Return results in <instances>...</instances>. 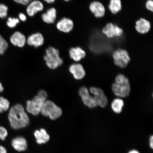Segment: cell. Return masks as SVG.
Segmentation results:
<instances>
[{
    "label": "cell",
    "instance_id": "6da1fadb",
    "mask_svg": "<svg viewBox=\"0 0 153 153\" xmlns=\"http://www.w3.org/2000/svg\"><path fill=\"white\" fill-rule=\"evenodd\" d=\"M8 119L11 128L15 130L23 128L30 123V118L24 107L20 104L13 106L9 110Z\"/></svg>",
    "mask_w": 153,
    "mask_h": 153
},
{
    "label": "cell",
    "instance_id": "7a4b0ae2",
    "mask_svg": "<svg viewBox=\"0 0 153 153\" xmlns=\"http://www.w3.org/2000/svg\"><path fill=\"white\" fill-rule=\"evenodd\" d=\"M44 59L47 66L51 69L54 70L58 68L63 63L62 59L60 56L59 51L52 47H50L46 49Z\"/></svg>",
    "mask_w": 153,
    "mask_h": 153
},
{
    "label": "cell",
    "instance_id": "3957f363",
    "mask_svg": "<svg viewBox=\"0 0 153 153\" xmlns=\"http://www.w3.org/2000/svg\"><path fill=\"white\" fill-rule=\"evenodd\" d=\"M41 113L43 116L55 120L62 115V109L52 101L46 100L44 103Z\"/></svg>",
    "mask_w": 153,
    "mask_h": 153
},
{
    "label": "cell",
    "instance_id": "277c9868",
    "mask_svg": "<svg viewBox=\"0 0 153 153\" xmlns=\"http://www.w3.org/2000/svg\"><path fill=\"white\" fill-rule=\"evenodd\" d=\"M112 57L115 65L122 68H126L131 60L128 53L124 49H119L114 51Z\"/></svg>",
    "mask_w": 153,
    "mask_h": 153
},
{
    "label": "cell",
    "instance_id": "5b68a950",
    "mask_svg": "<svg viewBox=\"0 0 153 153\" xmlns=\"http://www.w3.org/2000/svg\"><path fill=\"white\" fill-rule=\"evenodd\" d=\"M47 100L38 95L32 100L26 102V109L27 111L34 116H37L41 112L44 103Z\"/></svg>",
    "mask_w": 153,
    "mask_h": 153
},
{
    "label": "cell",
    "instance_id": "8992f818",
    "mask_svg": "<svg viewBox=\"0 0 153 153\" xmlns=\"http://www.w3.org/2000/svg\"><path fill=\"white\" fill-rule=\"evenodd\" d=\"M112 89L114 94L118 97H128L131 91L128 79L121 83H114Z\"/></svg>",
    "mask_w": 153,
    "mask_h": 153
},
{
    "label": "cell",
    "instance_id": "52a82bcc",
    "mask_svg": "<svg viewBox=\"0 0 153 153\" xmlns=\"http://www.w3.org/2000/svg\"><path fill=\"white\" fill-rule=\"evenodd\" d=\"M102 33L109 38L119 37L123 33L122 29L111 22L108 23L102 29Z\"/></svg>",
    "mask_w": 153,
    "mask_h": 153
},
{
    "label": "cell",
    "instance_id": "ba28073f",
    "mask_svg": "<svg viewBox=\"0 0 153 153\" xmlns=\"http://www.w3.org/2000/svg\"><path fill=\"white\" fill-rule=\"evenodd\" d=\"M79 95L81 96L84 104L89 108H95L97 105L94 97L91 96L87 88L82 87L80 89Z\"/></svg>",
    "mask_w": 153,
    "mask_h": 153
},
{
    "label": "cell",
    "instance_id": "9c48e42d",
    "mask_svg": "<svg viewBox=\"0 0 153 153\" xmlns=\"http://www.w3.org/2000/svg\"><path fill=\"white\" fill-rule=\"evenodd\" d=\"M90 91L94 95V97L96 101L97 106L104 108L108 104V100L104 92L99 88L91 87Z\"/></svg>",
    "mask_w": 153,
    "mask_h": 153
},
{
    "label": "cell",
    "instance_id": "30bf717a",
    "mask_svg": "<svg viewBox=\"0 0 153 153\" xmlns=\"http://www.w3.org/2000/svg\"><path fill=\"white\" fill-rule=\"evenodd\" d=\"M89 9L97 18H101L104 16L106 12L104 6L99 1L91 2L89 5Z\"/></svg>",
    "mask_w": 153,
    "mask_h": 153
},
{
    "label": "cell",
    "instance_id": "8fae6325",
    "mask_svg": "<svg viewBox=\"0 0 153 153\" xmlns=\"http://www.w3.org/2000/svg\"><path fill=\"white\" fill-rule=\"evenodd\" d=\"M56 28L59 31L65 33L71 32L74 28V22L71 19L64 18L57 22Z\"/></svg>",
    "mask_w": 153,
    "mask_h": 153
},
{
    "label": "cell",
    "instance_id": "7c38bea8",
    "mask_svg": "<svg viewBox=\"0 0 153 153\" xmlns=\"http://www.w3.org/2000/svg\"><path fill=\"white\" fill-rule=\"evenodd\" d=\"M44 8L43 3L39 0L31 1L27 5L26 11L29 16L33 17L38 12L42 11Z\"/></svg>",
    "mask_w": 153,
    "mask_h": 153
},
{
    "label": "cell",
    "instance_id": "4fadbf2b",
    "mask_svg": "<svg viewBox=\"0 0 153 153\" xmlns=\"http://www.w3.org/2000/svg\"><path fill=\"white\" fill-rule=\"evenodd\" d=\"M45 39L41 33L37 32L31 34L27 38L26 43L30 46L38 48L43 45Z\"/></svg>",
    "mask_w": 153,
    "mask_h": 153
},
{
    "label": "cell",
    "instance_id": "5bb4252c",
    "mask_svg": "<svg viewBox=\"0 0 153 153\" xmlns=\"http://www.w3.org/2000/svg\"><path fill=\"white\" fill-rule=\"evenodd\" d=\"M151 27L150 22L146 19L141 18L136 21L135 28L139 33L145 34L150 31Z\"/></svg>",
    "mask_w": 153,
    "mask_h": 153
},
{
    "label": "cell",
    "instance_id": "9a60e30c",
    "mask_svg": "<svg viewBox=\"0 0 153 153\" xmlns=\"http://www.w3.org/2000/svg\"><path fill=\"white\" fill-rule=\"evenodd\" d=\"M26 38L24 34L19 31L14 32L10 38V42L13 45L19 48L23 47L26 43Z\"/></svg>",
    "mask_w": 153,
    "mask_h": 153
},
{
    "label": "cell",
    "instance_id": "2e32d148",
    "mask_svg": "<svg viewBox=\"0 0 153 153\" xmlns=\"http://www.w3.org/2000/svg\"><path fill=\"white\" fill-rule=\"evenodd\" d=\"M69 70L76 79H83L85 75V72L83 66L79 63H75L71 65Z\"/></svg>",
    "mask_w": 153,
    "mask_h": 153
},
{
    "label": "cell",
    "instance_id": "e0dca14e",
    "mask_svg": "<svg viewBox=\"0 0 153 153\" xmlns=\"http://www.w3.org/2000/svg\"><path fill=\"white\" fill-rule=\"evenodd\" d=\"M11 146L17 152L26 151L27 148V143L23 137H17L13 139L11 142Z\"/></svg>",
    "mask_w": 153,
    "mask_h": 153
},
{
    "label": "cell",
    "instance_id": "ac0fdd59",
    "mask_svg": "<svg viewBox=\"0 0 153 153\" xmlns=\"http://www.w3.org/2000/svg\"><path fill=\"white\" fill-rule=\"evenodd\" d=\"M69 53L70 58L76 62H79L86 56L85 51L79 47L71 48Z\"/></svg>",
    "mask_w": 153,
    "mask_h": 153
},
{
    "label": "cell",
    "instance_id": "d6986e66",
    "mask_svg": "<svg viewBox=\"0 0 153 153\" xmlns=\"http://www.w3.org/2000/svg\"><path fill=\"white\" fill-rule=\"evenodd\" d=\"M57 18V11L54 7L48 9L46 12L42 15V20L47 24L54 23Z\"/></svg>",
    "mask_w": 153,
    "mask_h": 153
},
{
    "label": "cell",
    "instance_id": "ffe728a7",
    "mask_svg": "<svg viewBox=\"0 0 153 153\" xmlns=\"http://www.w3.org/2000/svg\"><path fill=\"white\" fill-rule=\"evenodd\" d=\"M34 135L36 142L39 144H45L49 140L50 136L46 130L42 128L36 130L34 132Z\"/></svg>",
    "mask_w": 153,
    "mask_h": 153
},
{
    "label": "cell",
    "instance_id": "44dd1931",
    "mask_svg": "<svg viewBox=\"0 0 153 153\" xmlns=\"http://www.w3.org/2000/svg\"><path fill=\"white\" fill-rule=\"evenodd\" d=\"M108 8L112 14H117L122 9L121 0H110L108 5Z\"/></svg>",
    "mask_w": 153,
    "mask_h": 153
},
{
    "label": "cell",
    "instance_id": "7402d4cb",
    "mask_svg": "<svg viewBox=\"0 0 153 153\" xmlns=\"http://www.w3.org/2000/svg\"><path fill=\"white\" fill-rule=\"evenodd\" d=\"M124 103L123 100L119 98H117L113 101L111 104V108L113 111L117 114H120L122 112Z\"/></svg>",
    "mask_w": 153,
    "mask_h": 153
},
{
    "label": "cell",
    "instance_id": "603a6c76",
    "mask_svg": "<svg viewBox=\"0 0 153 153\" xmlns=\"http://www.w3.org/2000/svg\"><path fill=\"white\" fill-rule=\"evenodd\" d=\"M9 107V101L4 97H0V114L8 110Z\"/></svg>",
    "mask_w": 153,
    "mask_h": 153
},
{
    "label": "cell",
    "instance_id": "cb8c5ba5",
    "mask_svg": "<svg viewBox=\"0 0 153 153\" xmlns=\"http://www.w3.org/2000/svg\"><path fill=\"white\" fill-rule=\"evenodd\" d=\"M8 47L7 42L0 35V55L3 54Z\"/></svg>",
    "mask_w": 153,
    "mask_h": 153
},
{
    "label": "cell",
    "instance_id": "d4e9b609",
    "mask_svg": "<svg viewBox=\"0 0 153 153\" xmlns=\"http://www.w3.org/2000/svg\"><path fill=\"white\" fill-rule=\"evenodd\" d=\"M19 22L20 20L19 19L9 17L7 19V24L9 28H14L17 25Z\"/></svg>",
    "mask_w": 153,
    "mask_h": 153
},
{
    "label": "cell",
    "instance_id": "484cf974",
    "mask_svg": "<svg viewBox=\"0 0 153 153\" xmlns=\"http://www.w3.org/2000/svg\"><path fill=\"white\" fill-rule=\"evenodd\" d=\"M8 8L6 5L3 4H0V18H5L7 15Z\"/></svg>",
    "mask_w": 153,
    "mask_h": 153
},
{
    "label": "cell",
    "instance_id": "4316f807",
    "mask_svg": "<svg viewBox=\"0 0 153 153\" xmlns=\"http://www.w3.org/2000/svg\"><path fill=\"white\" fill-rule=\"evenodd\" d=\"M8 131L3 126H0V140L4 141L8 136Z\"/></svg>",
    "mask_w": 153,
    "mask_h": 153
},
{
    "label": "cell",
    "instance_id": "83f0119b",
    "mask_svg": "<svg viewBox=\"0 0 153 153\" xmlns=\"http://www.w3.org/2000/svg\"><path fill=\"white\" fill-rule=\"evenodd\" d=\"M146 8L149 11H153V0H148L145 3Z\"/></svg>",
    "mask_w": 153,
    "mask_h": 153
},
{
    "label": "cell",
    "instance_id": "f1b7e54d",
    "mask_svg": "<svg viewBox=\"0 0 153 153\" xmlns=\"http://www.w3.org/2000/svg\"><path fill=\"white\" fill-rule=\"evenodd\" d=\"M15 2L22 5H27L31 0H13Z\"/></svg>",
    "mask_w": 153,
    "mask_h": 153
},
{
    "label": "cell",
    "instance_id": "f546056e",
    "mask_svg": "<svg viewBox=\"0 0 153 153\" xmlns=\"http://www.w3.org/2000/svg\"><path fill=\"white\" fill-rule=\"evenodd\" d=\"M38 95L42 97V98L45 99V100H47V99L48 97V94L44 90L39 91L38 93Z\"/></svg>",
    "mask_w": 153,
    "mask_h": 153
},
{
    "label": "cell",
    "instance_id": "4dcf8cb0",
    "mask_svg": "<svg viewBox=\"0 0 153 153\" xmlns=\"http://www.w3.org/2000/svg\"><path fill=\"white\" fill-rule=\"evenodd\" d=\"M19 20L22 21V22H25L27 20L26 15L24 13H20L19 15Z\"/></svg>",
    "mask_w": 153,
    "mask_h": 153
},
{
    "label": "cell",
    "instance_id": "1f68e13d",
    "mask_svg": "<svg viewBox=\"0 0 153 153\" xmlns=\"http://www.w3.org/2000/svg\"><path fill=\"white\" fill-rule=\"evenodd\" d=\"M149 146L150 148L152 149H153V136L152 135L150 136L149 137Z\"/></svg>",
    "mask_w": 153,
    "mask_h": 153
},
{
    "label": "cell",
    "instance_id": "d6a6232c",
    "mask_svg": "<svg viewBox=\"0 0 153 153\" xmlns=\"http://www.w3.org/2000/svg\"><path fill=\"white\" fill-rule=\"evenodd\" d=\"M0 153H7V149L2 145H0Z\"/></svg>",
    "mask_w": 153,
    "mask_h": 153
},
{
    "label": "cell",
    "instance_id": "836d02e7",
    "mask_svg": "<svg viewBox=\"0 0 153 153\" xmlns=\"http://www.w3.org/2000/svg\"><path fill=\"white\" fill-rule=\"evenodd\" d=\"M127 153H140L138 150L136 149H133L130 150Z\"/></svg>",
    "mask_w": 153,
    "mask_h": 153
},
{
    "label": "cell",
    "instance_id": "e575fe53",
    "mask_svg": "<svg viewBox=\"0 0 153 153\" xmlns=\"http://www.w3.org/2000/svg\"><path fill=\"white\" fill-rule=\"evenodd\" d=\"M44 1L46 2L48 4H52L54 3L56 0H43Z\"/></svg>",
    "mask_w": 153,
    "mask_h": 153
},
{
    "label": "cell",
    "instance_id": "d590c367",
    "mask_svg": "<svg viewBox=\"0 0 153 153\" xmlns=\"http://www.w3.org/2000/svg\"><path fill=\"white\" fill-rule=\"evenodd\" d=\"M4 90V87L2 85L1 83V82H0V93L3 92Z\"/></svg>",
    "mask_w": 153,
    "mask_h": 153
},
{
    "label": "cell",
    "instance_id": "8d00e7d4",
    "mask_svg": "<svg viewBox=\"0 0 153 153\" xmlns=\"http://www.w3.org/2000/svg\"><path fill=\"white\" fill-rule=\"evenodd\" d=\"M63 1H65L68 2V1H71V0H63Z\"/></svg>",
    "mask_w": 153,
    "mask_h": 153
}]
</instances>
